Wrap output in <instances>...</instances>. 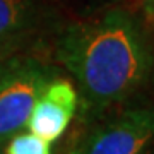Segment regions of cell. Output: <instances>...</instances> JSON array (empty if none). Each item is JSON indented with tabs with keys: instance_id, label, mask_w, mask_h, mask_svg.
<instances>
[{
	"instance_id": "obj_1",
	"label": "cell",
	"mask_w": 154,
	"mask_h": 154,
	"mask_svg": "<svg viewBox=\"0 0 154 154\" xmlns=\"http://www.w3.org/2000/svg\"><path fill=\"white\" fill-rule=\"evenodd\" d=\"M57 53L86 101L98 108L134 94L146 82L152 63L137 22L122 11L72 26Z\"/></svg>"
},
{
	"instance_id": "obj_2",
	"label": "cell",
	"mask_w": 154,
	"mask_h": 154,
	"mask_svg": "<svg viewBox=\"0 0 154 154\" xmlns=\"http://www.w3.org/2000/svg\"><path fill=\"white\" fill-rule=\"evenodd\" d=\"M50 79L48 70L36 62H19L0 72V144L21 134L34 105Z\"/></svg>"
},
{
	"instance_id": "obj_3",
	"label": "cell",
	"mask_w": 154,
	"mask_h": 154,
	"mask_svg": "<svg viewBox=\"0 0 154 154\" xmlns=\"http://www.w3.org/2000/svg\"><path fill=\"white\" fill-rule=\"evenodd\" d=\"M154 142V105L128 108L99 127L81 154H146Z\"/></svg>"
},
{
	"instance_id": "obj_4",
	"label": "cell",
	"mask_w": 154,
	"mask_h": 154,
	"mask_svg": "<svg viewBox=\"0 0 154 154\" xmlns=\"http://www.w3.org/2000/svg\"><path fill=\"white\" fill-rule=\"evenodd\" d=\"M77 108V91L65 79H51L34 105L28 120L29 132L53 142L67 130Z\"/></svg>"
},
{
	"instance_id": "obj_5",
	"label": "cell",
	"mask_w": 154,
	"mask_h": 154,
	"mask_svg": "<svg viewBox=\"0 0 154 154\" xmlns=\"http://www.w3.org/2000/svg\"><path fill=\"white\" fill-rule=\"evenodd\" d=\"M26 0H0V38H5L21 28L26 19Z\"/></svg>"
},
{
	"instance_id": "obj_6",
	"label": "cell",
	"mask_w": 154,
	"mask_h": 154,
	"mask_svg": "<svg viewBox=\"0 0 154 154\" xmlns=\"http://www.w3.org/2000/svg\"><path fill=\"white\" fill-rule=\"evenodd\" d=\"M5 154H50V142L31 132H21L9 140Z\"/></svg>"
},
{
	"instance_id": "obj_7",
	"label": "cell",
	"mask_w": 154,
	"mask_h": 154,
	"mask_svg": "<svg viewBox=\"0 0 154 154\" xmlns=\"http://www.w3.org/2000/svg\"><path fill=\"white\" fill-rule=\"evenodd\" d=\"M69 154H81V151H70Z\"/></svg>"
},
{
	"instance_id": "obj_8",
	"label": "cell",
	"mask_w": 154,
	"mask_h": 154,
	"mask_svg": "<svg viewBox=\"0 0 154 154\" xmlns=\"http://www.w3.org/2000/svg\"><path fill=\"white\" fill-rule=\"evenodd\" d=\"M0 154H5L4 152V149H2V144H0Z\"/></svg>"
},
{
	"instance_id": "obj_9",
	"label": "cell",
	"mask_w": 154,
	"mask_h": 154,
	"mask_svg": "<svg viewBox=\"0 0 154 154\" xmlns=\"http://www.w3.org/2000/svg\"><path fill=\"white\" fill-rule=\"evenodd\" d=\"M2 70H4V65H2V63H0V72H2Z\"/></svg>"
},
{
	"instance_id": "obj_10",
	"label": "cell",
	"mask_w": 154,
	"mask_h": 154,
	"mask_svg": "<svg viewBox=\"0 0 154 154\" xmlns=\"http://www.w3.org/2000/svg\"><path fill=\"white\" fill-rule=\"evenodd\" d=\"M146 154H154V152H149V151H147V152H146Z\"/></svg>"
}]
</instances>
